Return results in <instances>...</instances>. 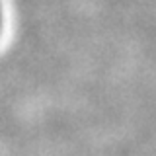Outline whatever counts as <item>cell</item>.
<instances>
[{
    "instance_id": "1",
    "label": "cell",
    "mask_w": 156,
    "mask_h": 156,
    "mask_svg": "<svg viewBox=\"0 0 156 156\" xmlns=\"http://www.w3.org/2000/svg\"><path fill=\"white\" fill-rule=\"evenodd\" d=\"M0 26H2V6H0Z\"/></svg>"
}]
</instances>
